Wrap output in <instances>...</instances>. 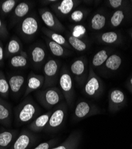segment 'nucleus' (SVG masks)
<instances>
[{
	"mask_svg": "<svg viewBox=\"0 0 132 149\" xmlns=\"http://www.w3.org/2000/svg\"><path fill=\"white\" fill-rule=\"evenodd\" d=\"M41 113V110L38 104L32 98L27 97L16 107L15 120L18 125H24L32 122Z\"/></svg>",
	"mask_w": 132,
	"mask_h": 149,
	"instance_id": "obj_1",
	"label": "nucleus"
},
{
	"mask_svg": "<svg viewBox=\"0 0 132 149\" xmlns=\"http://www.w3.org/2000/svg\"><path fill=\"white\" fill-rule=\"evenodd\" d=\"M35 97L39 104L45 109L50 110L60 103L64 98L61 90L51 86L35 93Z\"/></svg>",
	"mask_w": 132,
	"mask_h": 149,
	"instance_id": "obj_2",
	"label": "nucleus"
},
{
	"mask_svg": "<svg viewBox=\"0 0 132 149\" xmlns=\"http://www.w3.org/2000/svg\"><path fill=\"white\" fill-rule=\"evenodd\" d=\"M67 112V106L66 103H60L56 106L53 109L48 123L45 128L44 131L48 132L57 131L64 122Z\"/></svg>",
	"mask_w": 132,
	"mask_h": 149,
	"instance_id": "obj_3",
	"label": "nucleus"
},
{
	"mask_svg": "<svg viewBox=\"0 0 132 149\" xmlns=\"http://www.w3.org/2000/svg\"><path fill=\"white\" fill-rule=\"evenodd\" d=\"M59 84L64 97L68 106H71L73 103L75 91L73 79L67 69L64 68L59 78Z\"/></svg>",
	"mask_w": 132,
	"mask_h": 149,
	"instance_id": "obj_4",
	"label": "nucleus"
},
{
	"mask_svg": "<svg viewBox=\"0 0 132 149\" xmlns=\"http://www.w3.org/2000/svg\"><path fill=\"white\" fill-rule=\"evenodd\" d=\"M39 13L42 20L49 29L57 33L63 32L66 30L63 24L49 9L41 8L39 9Z\"/></svg>",
	"mask_w": 132,
	"mask_h": 149,
	"instance_id": "obj_5",
	"label": "nucleus"
},
{
	"mask_svg": "<svg viewBox=\"0 0 132 149\" xmlns=\"http://www.w3.org/2000/svg\"><path fill=\"white\" fill-rule=\"evenodd\" d=\"M102 91V84L100 78L96 74L92 68L91 67L86 85L84 87V93L90 97H97Z\"/></svg>",
	"mask_w": 132,
	"mask_h": 149,
	"instance_id": "obj_6",
	"label": "nucleus"
},
{
	"mask_svg": "<svg viewBox=\"0 0 132 149\" xmlns=\"http://www.w3.org/2000/svg\"><path fill=\"white\" fill-rule=\"evenodd\" d=\"M59 65L54 59H50L46 62L44 67V84L43 87L46 88L55 84L58 74Z\"/></svg>",
	"mask_w": 132,
	"mask_h": 149,
	"instance_id": "obj_7",
	"label": "nucleus"
},
{
	"mask_svg": "<svg viewBox=\"0 0 132 149\" xmlns=\"http://www.w3.org/2000/svg\"><path fill=\"white\" fill-rule=\"evenodd\" d=\"M100 113V110L97 107L87 102H80L76 106L74 111V118L82 120L92 115Z\"/></svg>",
	"mask_w": 132,
	"mask_h": 149,
	"instance_id": "obj_8",
	"label": "nucleus"
},
{
	"mask_svg": "<svg viewBox=\"0 0 132 149\" xmlns=\"http://www.w3.org/2000/svg\"><path fill=\"white\" fill-rule=\"evenodd\" d=\"M36 141V136L31 131L22 130L9 149H28Z\"/></svg>",
	"mask_w": 132,
	"mask_h": 149,
	"instance_id": "obj_9",
	"label": "nucleus"
},
{
	"mask_svg": "<svg viewBox=\"0 0 132 149\" xmlns=\"http://www.w3.org/2000/svg\"><path fill=\"white\" fill-rule=\"evenodd\" d=\"M79 3L75 0H62L57 1L50 5L51 8L54 13L59 17L66 16L71 13L73 9Z\"/></svg>",
	"mask_w": 132,
	"mask_h": 149,
	"instance_id": "obj_10",
	"label": "nucleus"
},
{
	"mask_svg": "<svg viewBox=\"0 0 132 149\" xmlns=\"http://www.w3.org/2000/svg\"><path fill=\"white\" fill-rule=\"evenodd\" d=\"M39 29L38 22L34 16L31 15L24 18L20 23V33L26 37H32L37 33Z\"/></svg>",
	"mask_w": 132,
	"mask_h": 149,
	"instance_id": "obj_11",
	"label": "nucleus"
},
{
	"mask_svg": "<svg viewBox=\"0 0 132 149\" xmlns=\"http://www.w3.org/2000/svg\"><path fill=\"white\" fill-rule=\"evenodd\" d=\"M125 103V95L118 89L112 90L109 95V110L111 113L117 112Z\"/></svg>",
	"mask_w": 132,
	"mask_h": 149,
	"instance_id": "obj_12",
	"label": "nucleus"
},
{
	"mask_svg": "<svg viewBox=\"0 0 132 149\" xmlns=\"http://www.w3.org/2000/svg\"><path fill=\"white\" fill-rule=\"evenodd\" d=\"M44 84V77L42 74H36L33 72H30L28 78L27 86L24 97L28 96L31 93L37 91L38 89L43 87Z\"/></svg>",
	"mask_w": 132,
	"mask_h": 149,
	"instance_id": "obj_13",
	"label": "nucleus"
},
{
	"mask_svg": "<svg viewBox=\"0 0 132 149\" xmlns=\"http://www.w3.org/2000/svg\"><path fill=\"white\" fill-rule=\"evenodd\" d=\"M81 139L82 135L79 131H73L61 144L51 149H78Z\"/></svg>",
	"mask_w": 132,
	"mask_h": 149,
	"instance_id": "obj_14",
	"label": "nucleus"
},
{
	"mask_svg": "<svg viewBox=\"0 0 132 149\" xmlns=\"http://www.w3.org/2000/svg\"><path fill=\"white\" fill-rule=\"evenodd\" d=\"M53 109L39 115L30 122L29 125V130L33 132H40L44 130L48 123L50 118L53 113Z\"/></svg>",
	"mask_w": 132,
	"mask_h": 149,
	"instance_id": "obj_15",
	"label": "nucleus"
},
{
	"mask_svg": "<svg viewBox=\"0 0 132 149\" xmlns=\"http://www.w3.org/2000/svg\"><path fill=\"white\" fill-rule=\"evenodd\" d=\"M12 122V110L10 105L0 97V123L10 126Z\"/></svg>",
	"mask_w": 132,
	"mask_h": 149,
	"instance_id": "obj_16",
	"label": "nucleus"
},
{
	"mask_svg": "<svg viewBox=\"0 0 132 149\" xmlns=\"http://www.w3.org/2000/svg\"><path fill=\"white\" fill-rule=\"evenodd\" d=\"M18 135L17 130H5L0 132V149H9Z\"/></svg>",
	"mask_w": 132,
	"mask_h": 149,
	"instance_id": "obj_17",
	"label": "nucleus"
},
{
	"mask_svg": "<svg viewBox=\"0 0 132 149\" xmlns=\"http://www.w3.org/2000/svg\"><path fill=\"white\" fill-rule=\"evenodd\" d=\"M70 70L73 74L77 81L82 84L83 81V77L85 71V62L82 58H78L72 63Z\"/></svg>",
	"mask_w": 132,
	"mask_h": 149,
	"instance_id": "obj_18",
	"label": "nucleus"
},
{
	"mask_svg": "<svg viewBox=\"0 0 132 149\" xmlns=\"http://www.w3.org/2000/svg\"><path fill=\"white\" fill-rule=\"evenodd\" d=\"M25 78L22 74H13L8 79L10 91L15 94H19L25 84Z\"/></svg>",
	"mask_w": 132,
	"mask_h": 149,
	"instance_id": "obj_19",
	"label": "nucleus"
},
{
	"mask_svg": "<svg viewBox=\"0 0 132 149\" xmlns=\"http://www.w3.org/2000/svg\"><path fill=\"white\" fill-rule=\"evenodd\" d=\"M43 33L51 40L55 42L56 43L62 45L63 47H65L66 48L71 49V46L69 44L67 39H66L64 37L59 33L54 32L49 29H46L45 28H42Z\"/></svg>",
	"mask_w": 132,
	"mask_h": 149,
	"instance_id": "obj_20",
	"label": "nucleus"
},
{
	"mask_svg": "<svg viewBox=\"0 0 132 149\" xmlns=\"http://www.w3.org/2000/svg\"><path fill=\"white\" fill-rule=\"evenodd\" d=\"M31 8V5L29 3L23 1L19 3L14 9L13 18L15 21H19L23 18H25L29 13Z\"/></svg>",
	"mask_w": 132,
	"mask_h": 149,
	"instance_id": "obj_21",
	"label": "nucleus"
},
{
	"mask_svg": "<svg viewBox=\"0 0 132 149\" xmlns=\"http://www.w3.org/2000/svg\"><path fill=\"white\" fill-rule=\"evenodd\" d=\"M31 60L36 65H41L46 57V52L41 45H35L32 47L30 52Z\"/></svg>",
	"mask_w": 132,
	"mask_h": 149,
	"instance_id": "obj_22",
	"label": "nucleus"
},
{
	"mask_svg": "<svg viewBox=\"0 0 132 149\" xmlns=\"http://www.w3.org/2000/svg\"><path fill=\"white\" fill-rule=\"evenodd\" d=\"M28 54L26 52L21 51L19 54L13 56L10 60V65L15 68H25L28 65Z\"/></svg>",
	"mask_w": 132,
	"mask_h": 149,
	"instance_id": "obj_23",
	"label": "nucleus"
},
{
	"mask_svg": "<svg viewBox=\"0 0 132 149\" xmlns=\"http://www.w3.org/2000/svg\"><path fill=\"white\" fill-rule=\"evenodd\" d=\"M22 45L20 41L16 36H13L7 44L6 52L7 56H15L19 54L22 50Z\"/></svg>",
	"mask_w": 132,
	"mask_h": 149,
	"instance_id": "obj_24",
	"label": "nucleus"
},
{
	"mask_svg": "<svg viewBox=\"0 0 132 149\" xmlns=\"http://www.w3.org/2000/svg\"><path fill=\"white\" fill-rule=\"evenodd\" d=\"M45 40L53 55L57 57H63L67 54V50H66L67 49L65 47L51 40L48 38Z\"/></svg>",
	"mask_w": 132,
	"mask_h": 149,
	"instance_id": "obj_25",
	"label": "nucleus"
},
{
	"mask_svg": "<svg viewBox=\"0 0 132 149\" xmlns=\"http://www.w3.org/2000/svg\"><path fill=\"white\" fill-rule=\"evenodd\" d=\"M122 63V59L118 55L113 54L108 57L105 61L106 68L111 71L118 70Z\"/></svg>",
	"mask_w": 132,
	"mask_h": 149,
	"instance_id": "obj_26",
	"label": "nucleus"
},
{
	"mask_svg": "<svg viewBox=\"0 0 132 149\" xmlns=\"http://www.w3.org/2000/svg\"><path fill=\"white\" fill-rule=\"evenodd\" d=\"M105 16L100 13L94 15L91 21V28L95 31H99L102 29L105 26Z\"/></svg>",
	"mask_w": 132,
	"mask_h": 149,
	"instance_id": "obj_27",
	"label": "nucleus"
},
{
	"mask_svg": "<svg viewBox=\"0 0 132 149\" xmlns=\"http://www.w3.org/2000/svg\"><path fill=\"white\" fill-rule=\"evenodd\" d=\"M67 41L71 47H73L76 51L83 52L86 49L87 45L81 39L76 38L71 34L67 36Z\"/></svg>",
	"mask_w": 132,
	"mask_h": 149,
	"instance_id": "obj_28",
	"label": "nucleus"
},
{
	"mask_svg": "<svg viewBox=\"0 0 132 149\" xmlns=\"http://www.w3.org/2000/svg\"><path fill=\"white\" fill-rule=\"evenodd\" d=\"M108 57H109V55L106 51L105 49H101L94 55L92 61L93 66L97 68L102 65L105 63Z\"/></svg>",
	"mask_w": 132,
	"mask_h": 149,
	"instance_id": "obj_29",
	"label": "nucleus"
},
{
	"mask_svg": "<svg viewBox=\"0 0 132 149\" xmlns=\"http://www.w3.org/2000/svg\"><path fill=\"white\" fill-rule=\"evenodd\" d=\"M10 89L6 78L3 72H0V95L3 98H7Z\"/></svg>",
	"mask_w": 132,
	"mask_h": 149,
	"instance_id": "obj_30",
	"label": "nucleus"
},
{
	"mask_svg": "<svg viewBox=\"0 0 132 149\" xmlns=\"http://www.w3.org/2000/svg\"><path fill=\"white\" fill-rule=\"evenodd\" d=\"M17 1L16 0H6L4 1L1 6V11L3 15H7L15 8L17 6Z\"/></svg>",
	"mask_w": 132,
	"mask_h": 149,
	"instance_id": "obj_31",
	"label": "nucleus"
},
{
	"mask_svg": "<svg viewBox=\"0 0 132 149\" xmlns=\"http://www.w3.org/2000/svg\"><path fill=\"white\" fill-rule=\"evenodd\" d=\"M101 40L105 44H111L115 43L118 39V35L113 31L106 32L101 35Z\"/></svg>",
	"mask_w": 132,
	"mask_h": 149,
	"instance_id": "obj_32",
	"label": "nucleus"
},
{
	"mask_svg": "<svg viewBox=\"0 0 132 149\" xmlns=\"http://www.w3.org/2000/svg\"><path fill=\"white\" fill-rule=\"evenodd\" d=\"M124 18V14L122 10L115 11L111 17V24L113 27H118L121 24Z\"/></svg>",
	"mask_w": 132,
	"mask_h": 149,
	"instance_id": "obj_33",
	"label": "nucleus"
},
{
	"mask_svg": "<svg viewBox=\"0 0 132 149\" xmlns=\"http://www.w3.org/2000/svg\"><path fill=\"white\" fill-rule=\"evenodd\" d=\"M86 33V29L85 27L82 24H77L73 28L71 32V35L76 38L81 39V38L85 35Z\"/></svg>",
	"mask_w": 132,
	"mask_h": 149,
	"instance_id": "obj_34",
	"label": "nucleus"
},
{
	"mask_svg": "<svg viewBox=\"0 0 132 149\" xmlns=\"http://www.w3.org/2000/svg\"><path fill=\"white\" fill-rule=\"evenodd\" d=\"M85 17V13L81 10H75L71 12L70 15V20L71 22L79 23L82 21Z\"/></svg>",
	"mask_w": 132,
	"mask_h": 149,
	"instance_id": "obj_35",
	"label": "nucleus"
},
{
	"mask_svg": "<svg viewBox=\"0 0 132 149\" xmlns=\"http://www.w3.org/2000/svg\"><path fill=\"white\" fill-rule=\"evenodd\" d=\"M57 142V139H52L48 141H45L39 144L33 149H51L53 147H55Z\"/></svg>",
	"mask_w": 132,
	"mask_h": 149,
	"instance_id": "obj_36",
	"label": "nucleus"
},
{
	"mask_svg": "<svg viewBox=\"0 0 132 149\" xmlns=\"http://www.w3.org/2000/svg\"><path fill=\"white\" fill-rule=\"evenodd\" d=\"M8 35V32L5 23L0 19V37L3 38H5L7 37Z\"/></svg>",
	"mask_w": 132,
	"mask_h": 149,
	"instance_id": "obj_37",
	"label": "nucleus"
},
{
	"mask_svg": "<svg viewBox=\"0 0 132 149\" xmlns=\"http://www.w3.org/2000/svg\"><path fill=\"white\" fill-rule=\"evenodd\" d=\"M110 6L113 8H118L122 5V0H110L109 1Z\"/></svg>",
	"mask_w": 132,
	"mask_h": 149,
	"instance_id": "obj_38",
	"label": "nucleus"
},
{
	"mask_svg": "<svg viewBox=\"0 0 132 149\" xmlns=\"http://www.w3.org/2000/svg\"><path fill=\"white\" fill-rule=\"evenodd\" d=\"M4 59V48L3 46V44L0 41V65L3 63Z\"/></svg>",
	"mask_w": 132,
	"mask_h": 149,
	"instance_id": "obj_39",
	"label": "nucleus"
},
{
	"mask_svg": "<svg viewBox=\"0 0 132 149\" xmlns=\"http://www.w3.org/2000/svg\"><path fill=\"white\" fill-rule=\"evenodd\" d=\"M130 84H131V88L132 89V78L130 79Z\"/></svg>",
	"mask_w": 132,
	"mask_h": 149,
	"instance_id": "obj_40",
	"label": "nucleus"
},
{
	"mask_svg": "<svg viewBox=\"0 0 132 149\" xmlns=\"http://www.w3.org/2000/svg\"><path fill=\"white\" fill-rule=\"evenodd\" d=\"M131 37H132V33H131Z\"/></svg>",
	"mask_w": 132,
	"mask_h": 149,
	"instance_id": "obj_41",
	"label": "nucleus"
}]
</instances>
